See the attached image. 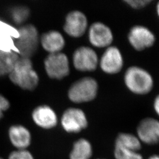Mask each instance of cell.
Wrapping results in <instances>:
<instances>
[{"mask_svg":"<svg viewBox=\"0 0 159 159\" xmlns=\"http://www.w3.org/2000/svg\"><path fill=\"white\" fill-rule=\"evenodd\" d=\"M32 118L35 124L44 129H51L58 123L56 112L46 105L40 106L35 108L32 113Z\"/></svg>","mask_w":159,"mask_h":159,"instance_id":"cell-13","label":"cell"},{"mask_svg":"<svg viewBox=\"0 0 159 159\" xmlns=\"http://www.w3.org/2000/svg\"><path fill=\"white\" fill-rule=\"evenodd\" d=\"M114 146L125 148L139 152L142 148V142L136 136L133 134L121 133L116 139Z\"/></svg>","mask_w":159,"mask_h":159,"instance_id":"cell-18","label":"cell"},{"mask_svg":"<svg viewBox=\"0 0 159 159\" xmlns=\"http://www.w3.org/2000/svg\"><path fill=\"white\" fill-rule=\"evenodd\" d=\"M87 17L82 12L75 10L69 12L66 18L64 30L71 37L78 38L84 34L87 29Z\"/></svg>","mask_w":159,"mask_h":159,"instance_id":"cell-11","label":"cell"},{"mask_svg":"<svg viewBox=\"0 0 159 159\" xmlns=\"http://www.w3.org/2000/svg\"><path fill=\"white\" fill-rule=\"evenodd\" d=\"M74 67L80 71H93L98 64L97 54L89 47H80L74 51L73 56Z\"/></svg>","mask_w":159,"mask_h":159,"instance_id":"cell-7","label":"cell"},{"mask_svg":"<svg viewBox=\"0 0 159 159\" xmlns=\"http://www.w3.org/2000/svg\"><path fill=\"white\" fill-rule=\"evenodd\" d=\"M98 91V84L91 77H84L77 80L70 87L68 98L74 102H89L94 100Z\"/></svg>","mask_w":159,"mask_h":159,"instance_id":"cell-4","label":"cell"},{"mask_svg":"<svg viewBox=\"0 0 159 159\" xmlns=\"http://www.w3.org/2000/svg\"><path fill=\"white\" fill-rule=\"evenodd\" d=\"M12 82L24 90H33L39 82V75L33 68L30 58L20 57L9 74Z\"/></svg>","mask_w":159,"mask_h":159,"instance_id":"cell-1","label":"cell"},{"mask_svg":"<svg viewBox=\"0 0 159 159\" xmlns=\"http://www.w3.org/2000/svg\"></svg>","mask_w":159,"mask_h":159,"instance_id":"cell-28","label":"cell"},{"mask_svg":"<svg viewBox=\"0 0 159 159\" xmlns=\"http://www.w3.org/2000/svg\"><path fill=\"white\" fill-rule=\"evenodd\" d=\"M154 108L156 113L159 116V95L155 98V100L154 102Z\"/></svg>","mask_w":159,"mask_h":159,"instance_id":"cell-24","label":"cell"},{"mask_svg":"<svg viewBox=\"0 0 159 159\" xmlns=\"http://www.w3.org/2000/svg\"><path fill=\"white\" fill-rule=\"evenodd\" d=\"M128 5L131 6L133 8L139 9L147 6L150 2H152L151 0H126L125 1Z\"/></svg>","mask_w":159,"mask_h":159,"instance_id":"cell-22","label":"cell"},{"mask_svg":"<svg viewBox=\"0 0 159 159\" xmlns=\"http://www.w3.org/2000/svg\"><path fill=\"white\" fill-rule=\"evenodd\" d=\"M148 159H159V155L158 154H154L150 156Z\"/></svg>","mask_w":159,"mask_h":159,"instance_id":"cell-25","label":"cell"},{"mask_svg":"<svg viewBox=\"0 0 159 159\" xmlns=\"http://www.w3.org/2000/svg\"><path fill=\"white\" fill-rule=\"evenodd\" d=\"M102 71L107 74H116L123 66V58L119 49L109 46L104 51L99 62Z\"/></svg>","mask_w":159,"mask_h":159,"instance_id":"cell-10","label":"cell"},{"mask_svg":"<svg viewBox=\"0 0 159 159\" xmlns=\"http://www.w3.org/2000/svg\"><path fill=\"white\" fill-rule=\"evenodd\" d=\"M46 73L49 77L62 79L70 73L67 56L61 52L50 54L44 61Z\"/></svg>","mask_w":159,"mask_h":159,"instance_id":"cell-5","label":"cell"},{"mask_svg":"<svg viewBox=\"0 0 159 159\" xmlns=\"http://www.w3.org/2000/svg\"><path fill=\"white\" fill-rule=\"evenodd\" d=\"M8 159H34V157L27 149H23L12 151L9 154Z\"/></svg>","mask_w":159,"mask_h":159,"instance_id":"cell-21","label":"cell"},{"mask_svg":"<svg viewBox=\"0 0 159 159\" xmlns=\"http://www.w3.org/2000/svg\"><path fill=\"white\" fill-rule=\"evenodd\" d=\"M8 137L12 145L16 150L27 149L32 141L29 129L22 125H13L8 130Z\"/></svg>","mask_w":159,"mask_h":159,"instance_id":"cell-14","label":"cell"},{"mask_svg":"<svg viewBox=\"0 0 159 159\" xmlns=\"http://www.w3.org/2000/svg\"><path fill=\"white\" fill-rule=\"evenodd\" d=\"M89 39L90 43L94 47H108L113 40V35L107 25L101 22H96L89 28Z\"/></svg>","mask_w":159,"mask_h":159,"instance_id":"cell-12","label":"cell"},{"mask_svg":"<svg viewBox=\"0 0 159 159\" xmlns=\"http://www.w3.org/2000/svg\"><path fill=\"white\" fill-rule=\"evenodd\" d=\"M0 159H2V157H0Z\"/></svg>","mask_w":159,"mask_h":159,"instance_id":"cell-27","label":"cell"},{"mask_svg":"<svg viewBox=\"0 0 159 159\" xmlns=\"http://www.w3.org/2000/svg\"><path fill=\"white\" fill-rule=\"evenodd\" d=\"M128 39L134 49L137 51H142L153 45L155 36L147 27L143 25H136L131 29Z\"/></svg>","mask_w":159,"mask_h":159,"instance_id":"cell-9","label":"cell"},{"mask_svg":"<svg viewBox=\"0 0 159 159\" xmlns=\"http://www.w3.org/2000/svg\"><path fill=\"white\" fill-rule=\"evenodd\" d=\"M10 107V102L5 97L0 94V119L3 116L4 111Z\"/></svg>","mask_w":159,"mask_h":159,"instance_id":"cell-23","label":"cell"},{"mask_svg":"<svg viewBox=\"0 0 159 159\" xmlns=\"http://www.w3.org/2000/svg\"><path fill=\"white\" fill-rule=\"evenodd\" d=\"M137 137L148 145L159 143V121L152 117L143 119L137 128Z\"/></svg>","mask_w":159,"mask_h":159,"instance_id":"cell-8","label":"cell"},{"mask_svg":"<svg viewBox=\"0 0 159 159\" xmlns=\"http://www.w3.org/2000/svg\"><path fill=\"white\" fill-rule=\"evenodd\" d=\"M91 143L84 138L76 140L69 154L70 159H90L93 156Z\"/></svg>","mask_w":159,"mask_h":159,"instance_id":"cell-16","label":"cell"},{"mask_svg":"<svg viewBox=\"0 0 159 159\" xmlns=\"http://www.w3.org/2000/svg\"><path fill=\"white\" fill-rule=\"evenodd\" d=\"M19 58V54L15 51L0 50V76L10 74Z\"/></svg>","mask_w":159,"mask_h":159,"instance_id":"cell-17","label":"cell"},{"mask_svg":"<svg viewBox=\"0 0 159 159\" xmlns=\"http://www.w3.org/2000/svg\"><path fill=\"white\" fill-rule=\"evenodd\" d=\"M125 82L127 87L137 94H146L153 87V79L150 74L136 66H132L126 70Z\"/></svg>","mask_w":159,"mask_h":159,"instance_id":"cell-2","label":"cell"},{"mask_svg":"<svg viewBox=\"0 0 159 159\" xmlns=\"http://www.w3.org/2000/svg\"><path fill=\"white\" fill-rule=\"evenodd\" d=\"M156 10H157V14H158V16H159V2L157 3V4Z\"/></svg>","mask_w":159,"mask_h":159,"instance_id":"cell-26","label":"cell"},{"mask_svg":"<svg viewBox=\"0 0 159 159\" xmlns=\"http://www.w3.org/2000/svg\"><path fill=\"white\" fill-rule=\"evenodd\" d=\"M40 41L43 48L50 54L61 52L65 46L63 35L54 30L43 34Z\"/></svg>","mask_w":159,"mask_h":159,"instance_id":"cell-15","label":"cell"},{"mask_svg":"<svg viewBox=\"0 0 159 159\" xmlns=\"http://www.w3.org/2000/svg\"><path fill=\"white\" fill-rule=\"evenodd\" d=\"M39 33L35 27L27 24L18 30V37L15 41L20 57L30 58L35 54L39 44Z\"/></svg>","mask_w":159,"mask_h":159,"instance_id":"cell-3","label":"cell"},{"mask_svg":"<svg viewBox=\"0 0 159 159\" xmlns=\"http://www.w3.org/2000/svg\"><path fill=\"white\" fill-rule=\"evenodd\" d=\"M30 16L29 8L24 6L14 7L11 11L12 19L18 24L24 23Z\"/></svg>","mask_w":159,"mask_h":159,"instance_id":"cell-20","label":"cell"},{"mask_svg":"<svg viewBox=\"0 0 159 159\" xmlns=\"http://www.w3.org/2000/svg\"><path fill=\"white\" fill-rule=\"evenodd\" d=\"M61 125L69 133H78L86 129L88 120L84 112L78 108H69L63 114Z\"/></svg>","mask_w":159,"mask_h":159,"instance_id":"cell-6","label":"cell"},{"mask_svg":"<svg viewBox=\"0 0 159 159\" xmlns=\"http://www.w3.org/2000/svg\"><path fill=\"white\" fill-rule=\"evenodd\" d=\"M114 157L115 159H143L139 152L118 146H114Z\"/></svg>","mask_w":159,"mask_h":159,"instance_id":"cell-19","label":"cell"}]
</instances>
